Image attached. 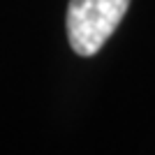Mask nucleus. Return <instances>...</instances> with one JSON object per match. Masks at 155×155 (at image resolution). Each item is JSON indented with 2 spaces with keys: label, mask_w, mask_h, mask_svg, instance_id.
<instances>
[{
  "label": "nucleus",
  "mask_w": 155,
  "mask_h": 155,
  "mask_svg": "<svg viewBox=\"0 0 155 155\" xmlns=\"http://www.w3.org/2000/svg\"><path fill=\"white\" fill-rule=\"evenodd\" d=\"M130 0H70L67 39L79 56H95L114 35Z\"/></svg>",
  "instance_id": "obj_1"
}]
</instances>
